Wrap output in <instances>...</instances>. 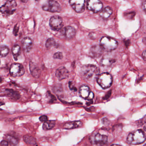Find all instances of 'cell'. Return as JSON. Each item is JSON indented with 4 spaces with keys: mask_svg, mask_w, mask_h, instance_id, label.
<instances>
[{
    "mask_svg": "<svg viewBox=\"0 0 146 146\" xmlns=\"http://www.w3.org/2000/svg\"><path fill=\"white\" fill-rule=\"evenodd\" d=\"M49 25L53 31H60L63 26L62 18L57 15L52 16L50 19Z\"/></svg>",
    "mask_w": 146,
    "mask_h": 146,
    "instance_id": "ba28073f",
    "label": "cell"
},
{
    "mask_svg": "<svg viewBox=\"0 0 146 146\" xmlns=\"http://www.w3.org/2000/svg\"><path fill=\"white\" fill-rule=\"evenodd\" d=\"M1 146H8V143L6 141L3 140L1 142Z\"/></svg>",
    "mask_w": 146,
    "mask_h": 146,
    "instance_id": "d590c367",
    "label": "cell"
},
{
    "mask_svg": "<svg viewBox=\"0 0 146 146\" xmlns=\"http://www.w3.org/2000/svg\"><path fill=\"white\" fill-rule=\"evenodd\" d=\"M69 72L68 70L63 66L59 68L55 73V76L59 80H62L68 78Z\"/></svg>",
    "mask_w": 146,
    "mask_h": 146,
    "instance_id": "e0dca14e",
    "label": "cell"
},
{
    "mask_svg": "<svg viewBox=\"0 0 146 146\" xmlns=\"http://www.w3.org/2000/svg\"><path fill=\"white\" fill-rule=\"evenodd\" d=\"M21 2L23 3H26L27 2V1H29V0H20Z\"/></svg>",
    "mask_w": 146,
    "mask_h": 146,
    "instance_id": "b9f144b4",
    "label": "cell"
},
{
    "mask_svg": "<svg viewBox=\"0 0 146 146\" xmlns=\"http://www.w3.org/2000/svg\"><path fill=\"white\" fill-rule=\"evenodd\" d=\"M17 6L15 0H8L0 7V12L4 16H10L16 11Z\"/></svg>",
    "mask_w": 146,
    "mask_h": 146,
    "instance_id": "277c9868",
    "label": "cell"
},
{
    "mask_svg": "<svg viewBox=\"0 0 146 146\" xmlns=\"http://www.w3.org/2000/svg\"><path fill=\"white\" fill-rule=\"evenodd\" d=\"M102 122H103V123L105 124H108L109 121L107 118H105L102 120Z\"/></svg>",
    "mask_w": 146,
    "mask_h": 146,
    "instance_id": "f35d334b",
    "label": "cell"
},
{
    "mask_svg": "<svg viewBox=\"0 0 146 146\" xmlns=\"http://www.w3.org/2000/svg\"><path fill=\"white\" fill-rule=\"evenodd\" d=\"M90 141L92 144L97 146H103L108 142V137L104 135L100 134L99 133L91 137Z\"/></svg>",
    "mask_w": 146,
    "mask_h": 146,
    "instance_id": "9c48e42d",
    "label": "cell"
},
{
    "mask_svg": "<svg viewBox=\"0 0 146 146\" xmlns=\"http://www.w3.org/2000/svg\"><path fill=\"white\" fill-rule=\"evenodd\" d=\"M57 46L55 40L53 38H48L45 43V47L48 49H49L53 47L57 48Z\"/></svg>",
    "mask_w": 146,
    "mask_h": 146,
    "instance_id": "d4e9b609",
    "label": "cell"
},
{
    "mask_svg": "<svg viewBox=\"0 0 146 146\" xmlns=\"http://www.w3.org/2000/svg\"><path fill=\"white\" fill-rule=\"evenodd\" d=\"M53 91L57 94H61L63 92L62 86L60 84H57L54 87Z\"/></svg>",
    "mask_w": 146,
    "mask_h": 146,
    "instance_id": "83f0119b",
    "label": "cell"
},
{
    "mask_svg": "<svg viewBox=\"0 0 146 146\" xmlns=\"http://www.w3.org/2000/svg\"><path fill=\"white\" fill-rule=\"evenodd\" d=\"M25 72L24 67L21 64L19 63H13L12 64L9 69L10 75L13 77L22 76Z\"/></svg>",
    "mask_w": 146,
    "mask_h": 146,
    "instance_id": "52a82bcc",
    "label": "cell"
},
{
    "mask_svg": "<svg viewBox=\"0 0 146 146\" xmlns=\"http://www.w3.org/2000/svg\"><path fill=\"white\" fill-rule=\"evenodd\" d=\"M19 26L18 25H16L14 27L13 31V33L14 35L15 36H17V34H18V32L19 31Z\"/></svg>",
    "mask_w": 146,
    "mask_h": 146,
    "instance_id": "d6a6232c",
    "label": "cell"
},
{
    "mask_svg": "<svg viewBox=\"0 0 146 146\" xmlns=\"http://www.w3.org/2000/svg\"><path fill=\"white\" fill-rule=\"evenodd\" d=\"M111 146H121L119 145H112Z\"/></svg>",
    "mask_w": 146,
    "mask_h": 146,
    "instance_id": "bcb514c9",
    "label": "cell"
},
{
    "mask_svg": "<svg viewBox=\"0 0 146 146\" xmlns=\"http://www.w3.org/2000/svg\"><path fill=\"white\" fill-rule=\"evenodd\" d=\"M43 10L51 13H59L61 11V5L56 1L48 0L42 6Z\"/></svg>",
    "mask_w": 146,
    "mask_h": 146,
    "instance_id": "8992f818",
    "label": "cell"
},
{
    "mask_svg": "<svg viewBox=\"0 0 146 146\" xmlns=\"http://www.w3.org/2000/svg\"><path fill=\"white\" fill-rule=\"evenodd\" d=\"M0 96L7 97L14 100H18L20 98V95L18 92L9 88H4L0 90Z\"/></svg>",
    "mask_w": 146,
    "mask_h": 146,
    "instance_id": "30bf717a",
    "label": "cell"
},
{
    "mask_svg": "<svg viewBox=\"0 0 146 146\" xmlns=\"http://www.w3.org/2000/svg\"><path fill=\"white\" fill-rule=\"evenodd\" d=\"M111 91H109V92L107 93V94L105 96V98H104V99L106 100L107 99L109 98L110 96L111 95Z\"/></svg>",
    "mask_w": 146,
    "mask_h": 146,
    "instance_id": "74e56055",
    "label": "cell"
},
{
    "mask_svg": "<svg viewBox=\"0 0 146 146\" xmlns=\"http://www.w3.org/2000/svg\"><path fill=\"white\" fill-rule=\"evenodd\" d=\"M144 146H146V145H144Z\"/></svg>",
    "mask_w": 146,
    "mask_h": 146,
    "instance_id": "c3c4849f",
    "label": "cell"
},
{
    "mask_svg": "<svg viewBox=\"0 0 146 146\" xmlns=\"http://www.w3.org/2000/svg\"><path fill=\"white\" fill-rule=\"evenodd\" d=\"M7 139L12 146H18L19 141L17 139L12 136H7Z\"/></svg>",
    "mask_w": 146,
    "mask_h": 146,
    "instance_id": "4316f807",
    "label": "cell"
},
{
    "mask_svg": "<svg viewBox=\"0 0 146 146\" xmlns=\"http://www.w3.org/2000/svg\"><path fill=\"white\" fill-rule=\"evenodd\" d=\"M103 7V3L100 0H87V9L93 13H98Z\"/></svg>",
    "mask_w": 146,
    "mask_h": 146,
    "instance_id": "8fae6325",
    "label": "cell"
},
{
    "mask_svg": "<svg viewBox=\"0 0 146 146\" xmlns=\"http://www.w3.org/2000/svg\"><path fill=\"white\" fill-rule=\"evenodd\" d=\"M145 133L143 130L139 129L129 134L127 138V141L129 144L137 145L145 142Z\"/></svg>",
    "mask_w": 146,
    "mask_h": 146,
    "instance_id": "7a4b0ae2",
    "label": "cell"
},
{
    "mask_svg": "<svg viewBox=\"0 0 146 146\" xmlns=\"http://www.w3.org/2000/svg\"><path fill=\"white\" fill-rule=\"evenodd\" d=\"M80 72L81 76L86 80L93 82L97 80L100 70L97 66L89 64L83 66L81 68Z\"/></svg>",
    "mask_w": 146,
    "mask_h": 146,
    "instance_id": "6da1fadb",
    "label": "cell"
},
{
    "mask_svg": "<svg viewBox=\"0 0 146 146\" xmlns=\"http://www.w3.org/2000/svg\"><path fill=\"white\" fill-rule=\"evenodd\" d=\"M143 42L145 44L146 43V38H143Z\"/></svg>",
    "mask_w": 146,
    "mask_h": 146,
    "instance_id": "7bdbcfd3",
    "label": "cell"
},
{
    "mask_svg": "<svg viewBox=\"0 0 146 146\" xmlns=\"http://www.w3.org/2000/svg\"><path fill=\"white\" fill-rule=\"evenodd\" d=\"M104 50L100 45H94L92 46L90 49V55L94 58H99L103 55Z\"/></svg>",
    "mask_w": 146,
    "mask_h": 146,
    "instance_id": "5bb4252c",
    "label": "cell"
},
{
    "mask_svg": "<svg viewBox=\"0 0 146 146\" xmlns=\"http://www.w3.org/2000/svg\"><path fill=\"white\" fill-rule=\"evenodd\" d=\"M129 43H130V42H129V40H125V45H126L127 47H128V46H129Z\"/></svg>",
    "mask_w": 146,
    "mask_h": 146,
    "instance_id": "60d3db41",
    "label": "cell"
},
{
    "mask_svg": "<svg viewBox=\"0 0 146 146\" xmlns=\"http://www.w3.org/2000/svg\"><path fill=\"white\" fill-rule=\"evenodd\" d=\"M48 93H49L48 94V97H50V103H53L54 101H56V99L54 95L51 94V93H50L49 92H48Z\"/></svg>",
    "mask_w": 146,
    "mask_h": 146,
    "instance_id": "1f68e13d",
    "label": "cell"
},
{
    "mask_svg": "<svg viewBox=\"0 0 146 146\" xmlns=\"http://www.w3.org/2000/svg\"><path fill=\"white\" fill-rule=\"evenodd\" d=\"M69 89L71 91L73 92H75L77 91V88L75 86L74 83L72 81H69Z\"/></svg>",
    "mask_w": 146,
    "mask_h": 146,
    "instance_id": "f546056e",
    "label": "cell"
},
{
    "mask_svg": "<svg viewBox=\"0 0 146 146\" xmlns=\"http://www.w3.org/2000/svg\"><path fill=\"white\" fill-rule=\"evenodd\" d=\"M99 85L103 89L110 87L113 82L112 76L109 73H103L99 74L97 79Z\"/></svg>",
    "mask_w": 146,
    "mask_h": 146,
    "instance_id": "5b68a950",
    "label": "cell"
},
{
    "mask_svg": "<svg viewBox=\"0 0 146 146\" xmlns=\"http://www.w3.org/2000/svg\"><path fill=\"white\" fill-rule=\"evenodd\" d=\"M29 68L31 74L33 77L37 79L39 78L41 74V70L37 65L33 62H30Z\"/></svg>",
    "mask_w": 146,
    "mask_h": 146,
    "instance_id": "d6986e66",
    "label": "cell"
},
{
    "mask_svg": "<svg viewBox=\"0 0 146 146\" xmlns=\"http://www.w3.org/2000/svg\"><path fill=\"white\" fill-rule=\"evenodd\" d=\"M100 45L104 50L108 52L115 50L118 46L117 41L109 37H103L100 40Z\"/></svg>",
    "mask_w": 146,
    "mask_h": 146,
    "instance_id": "3957f363",
    "label": "cell"
},
{
    "mask_svg": "<svg viewBox=\"0 0 146 146\" xmlns=\"http://www.w3.org/2000/svg\"><path fill=\"white\" fill-rule=\"evenodd\" d=\"M116 62V59L112 55L107 54L105 55L100 61V64L103 67L111 66Z\"/></svg>",
    "mask_w": 146,
    "mask_h": 146,
    "instance_id": "9a60e30c",
    "label": "cell"
},
{
    "mask_svg": "<svg viewBox=\"0 0 146 146\" xmlns=\"http://www.w3.org/2000/svg\"><path fill=\"white\" fill-rule=\"evenodd\" d=\"M63 57V54L61 52H56L53 55V58L55 59L62 60Z\"/></svg>",
    "mask_w": 146,
    "mask_h": 146,
    "instance_id": "f1b7e54d",
    "label": "cell"
},
{
    "mask_svg": "<svg viewBox=\"0 0 146 146\" xmlns=\"http://www.w3.org/2000/svg\"><path fill=\"white\" fill-rule=\"evenodd\" d=\"M0 65H1V60H0Z\"/></svg>",
    "mask_w": 146,
    "mask_h": 146,
    "instance_id": "7dc6e473",
    "label": "cell"
},
{
    "mask_svg": "<svg viewBox=\"0 0 146 146\" xmlns=\"http://www.w3.org/2000/svg\"><path fill=\"white\" fill-rule=\"evenodd\" d=\"M23 140L26 143L31 145H35L37 143L36 139L33 136L25 135L23 137Z\"/></svg>",
    "mask_w": 146,
    "mask_h": 146,
    "instance_id": "603a6c76",
    "label": "cell"
},
{
    "mask_svg": "<svg viewBox=\"0 0 146 146\" xmlns=\"http://www.w3.org/2000/svg\"><path fill=\"white\" fill-rule=\"evenodd\" d=\"M55 125V121H47L46 122L44 123L43 124V129L47 130L52 129Z\"/></svg>",
    "mask_w": 146,
    "mask_h": 146,
    "instance_id": "cb8c5ba5",
    "label": "cell"
},
{
    "mask_svg": "<svg viewBox=\"0 0 146 146\" xmlns=\"http://www.w3.org/2000/svg\"><path fill=\"white\" fill-rule=\"evenodd\" d=\"M135 15V12H130V13H127L125 14V17L128 19H132L133 17H134Z\"/></svg>",
    "mask_w": 146,
    "mask_h": 146,
    "instance_id": "4dcf8cb0",
    "label": "cell"
},
{
    "mask_svg": "<svg viewBox=\"0 0 146 146\" xmlns=\"http://www.w3.org/2000/svg\"><path fill=\"white\" fill-rule=\"evenodd\" d=\"M146 0H144L142 3V8L144 12H146Z\"/></svg>",
    "mask_w": 146,
    "mask_h": 146,
    "instance_id": "8d00e7d4",
    "label": "cell"
},
{
    "mask_svg": "<svg viewBox=\"0 0 146 146\" xmlns=\"http://www.w3.org/2000/svg\"><path fill=\"white\" fill-rule=\"evenodd\" d=\"M62 35L68 39H72L76 35V30L73 27L67 26L62 29L61 31Z\"/></svg>",
    "mask_w": 146,
    "mask_h": 146,
    "instance_id": "2e32d148",
    "label": "cell"
},
{
    "mask_svg": "<svg viewBox=\"0 0 146 146\" xmlns=\"http://www.w3.org/2000/svg\"><path fill=\"white\" fill-rule=\"evenodd\" d=\"M21 44L24 51L27 53H28L32 49L33 43L32 40L30 38L26 37L22 39Z\"/></svg>",
    "mask_w": 146,
    "mask_h": 146,
    "instance_id": "ac0fdd59",
    "label": "cell"
},
{
    "mask_svg": "<svg viewBox=\"0 0 146 146\" xmlns=\"http://www.w3.org/2000/svg\"><path fill=\"white\" fill-rule=\"evenodd\" d=\"M4 104V103H2V102H0V106H1L3 105Z\"/></svg>",
    "mask_w": 146,
    "mask_h": 146,
    "instance_id": "ee69618b",
    "label": "cell"
},
{
    "mask_svg": "<svg viewBox=\"0 0 146 146\" xmlns=\"http://www.w3.org/2000/svg\"><path fill=\"white\" fill-rule=\"evenodd\" d=\"M82 126V122L80 121H75L65 123L63 126V128L68 129H73L80 127Z\"/></svg>",
    "mask_w": 146,
    "mask_h": 146,
    "instance_id": "ffe728a7",
    "label": "cell"
},
{
    "mask_svg": "<svg viewBox=\"0 0 146 146\" xmlns=\"http://www.w3.org/2000/svg\"><path fill=\"white\" fill-rule=\"evenodd\" d=\"M39 121L45 123L48 121V118L46 116L43 115L40 117L39 118Z\"/></svg>",
    "mask_w": 146,
    "mask_h": 146,
    "instance_id": "836d02e7",
    "label": "cell"
},
{
    "mask_svg": "<svg viewBox=\"0 0 146 146\" xmlns=\"http://www.w3.org/2000/svg\"><path fill=\"white\" fill-rule=\"evenodd\" d=\"M112 9L111 8L107 7L105 8L100 13V16L104 19H107L109 18L112 14Z\"/></svg>",
    "mask_w": 146,
    "mask_h": 146,
    "instance_id": "44dd1931",
    "label": "cell"
},
{
    "mask_svg": "<svg viewBox=\"0 0 146 146\" xmlns=\"http://www.w3.org/2000/svg\"><path fill=\"white\" fill-rule=\"evenodd\" d=\"M69 3L77 13H81L85 10V0H69Z\"/></svg>",
    "mask_w": 146,
    "mask_h": 146,
    "instance_id": "4fadbf2b",
    "label": "cell"
},
{
    "mask_svg": "<svg viewBox=\"0 0 146 146\" xmlns=\"http://www.w3.org/2000/svg\"><path fill=\"white\" fill-rule=\"evenodd\" d=\"M96 34L94 33H91L89 35V37L92 39L96 38Z\"/></svg>",
    "mask_w": 146,
    "mask_h": 146,
    "instance_id": "e575fe53",
    "label": "cell"
},
{
    "mask_svg": "<svg viewBox=\"0 0 146 146\" xmlns=\"http://www.w3.org/2000/svg\"><path fill=\"white\" fill-rule=\"evenodd\" d=\"M2 78H1V77H0V83H1V82H2Z\"/></svg>",
    "mask_w": 146,
    "mask_h": 146,
    "instance_id": "f6af8a7d",
    "label": "cell"
},
{
    "mask_svg": "<svg viewBox=\"0 0 146 146\" xmlns=\"http://www.w3.org/2000/svg\"><path fill=\"white\" fill-rule=\"evenodd\" d=\"M146 50H144V52H143V53H142V58L144 59V60H146Z\"/></svg>",
    "mask_w": 146,
    "mask_h": 146,
    "instance_id": "ab89813d",
    "label": "cell"
},
{
    "mask_svg": "<svg viewBox=\"0 0 146 146\" xmlns=\"http://www.w3.org/2000/svg\"><path fill=\"white\" fill-rule=\"evenodd\" d=\"M12 51L14 59L15 60H17L21 53V47L18 44H15L12 48Z\"/></svg>",
    "mask_w": 146,
    "mask_h": 146,
    "instance_id": "7402d4cb",
    "label": "cell"
},
{
    "mask_svg": "<svg viewBox=\"0 0 146 146\" xmlns=\"http://www.w3.org/2000/svg\"><path fill=\"white\" fill-rule=\"evenodd\" d=\"M79 94L83 98L88 100H91L94 98V94L91 91L90 88L87 86L83 85L79 89Z\"/></svg>",
    "mask_w": 146,
    "mask_h": 146,
    "instance_id": "7c38bea8",
    "label": "cell"
},
{
    "mask_svg": "<svg viewBox=\"0 0 146 146\" xmlns=\"http://www.w3.org/2000/svg\"><path fill=\"white\" fill-rule=\"evenodd\" d=\"M9 49L5 45H0V56L4 57L7 56L9 53Z\"/></svg>",
    "mask_w": 146,
    "mask_h": 146,
    "instance_id": "484cf974",
    "label": "cell"
}]
</instances>
